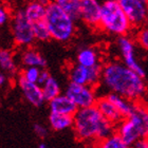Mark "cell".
I'll return each mask as SVG.
<instances>
[{
  "label": "cell",
  "instance_id": "6da1fadb",
  "mask_svg": "<svg viewBox=\"0 0 148 148\" xmlns=\"http://www.w3.org/2000/svg\"><path fill=\"white\" fill-rule=\"evenodd\" d=\"M101 83L109 92L117 93L133 102H141L147 92L144 77L121 62H110L103 66Z\"/></svg>",
  "mask_w": 148,
  "mask_h": 148
},
{
  "label": "cell",
  "instance_id": "7a4b0ae2",
  "mask_svg": "<svg viewBox=\"0 0 148 148\" xmlns=\"http://www.w3.org/2000/svg\"><path fill=\"white\" fill-rule=\"evenodd\" d=\"M73 119L74 132L79 141H99L115 132V125L106 120L95 105L78 108Z\"/></svg>",
  "mask_w": 148,
  "mask_h": 148
},
{
  "label": "cell",
  "instance_id": "3957f363",
  "mask_svg": "<svg viewBox=\"0 0 148 148\" xmlns=\"http://www.w3.org/2000/svg\"><path fill=\"white\" fill-rule=\"evenodd\" d=\"M115 132L130 146L140 138H147L148 106L136 102L131 114L115 126Z\"/></svg>",
  "mask_w": 148,
  "mask_h": 148
},
{
  "label": "cell",
  "instance_id": "277c9868",
  "mask_svg": "<svg viewBox=\"0 0 148 148\" xmlns=\"http://www.w3.org/2000/svg\"><path fill=\"white\" fill-rule=\"evenodd\" d=\"M51 39L59 42H68L76 34V20L60 9L54 1L47 6L46 18Z\"/></svg>",
  "mask_w": 148,
  "mask_h": 148
},
{
  "label": "cell",
  "instance_id": "5b68a950",
  "mask_svg": "<svg viewBox=\"0 0 148 148\" xmlns=\"http://www.w3.org/2000/svg\"><path fill=\"white\" fill-rule=\"evenodd\" d=\"M99 28L108 34L119 37L128 35L133 27L116 0H104Z\"/></svg>",
  "mask_w": 148,
  "mask_h": 148
},
{
  "label": "cell",
  "instance_id": "8992f818",
  "mask_svg": "<svg viewBox=\"0 0 148 148\" xmlns=\"http://www.w3.org/2000/svg\"><path fill=\"white\" fill-rule=\"evenodd\" d=\"M10 28L13 41L16 46L28 48L36 41L33 25L25 15L23 9L16 10L12 14V18L10 20Z\"/></svg>",
  "mask_w": 148,
  "mask_h": 148
},
{
  "label": "cell",
  "instance_id": "52a82bcc",
  "mask_svg": "<svg viewBox=\"0 0 148 148\" xmlns=\"http://www.w3.org/2000/svg\"><path fill=\"white\" fill-rule=\"evenodd\" d=\"M102 72V64L88 68L76 62V65L72 66L69 70V79L71 83L78 84V85H89V86L96 87L99 84H101Z\"/></svg>",
  "mask_w": 148,
  "mask_h": 148
},
{
  "label": "cell",
  "instance_id": "ba28073f",
  "mask_svg": "<svg viewBox=\"0 0 148 148\" xmlns=\"http://www.w3.org/2000/svg\"><path fill=\"white\" fill-rule=\"evenodd\" d=\"M133 28L148 23V2L144 0H116Z\"/></svg>",
  "mask_w": 148,
  "mask_h": 148
},
{
  "label": "cell",
  "instance_id": "9c48e42d",
  "mask_svg": "<svg viewBox=\"0 0 148 148\" xmlns=\"http://www.w3.org/2000/svg\"><path fill=\"white\" fill-rule=\"evenodd\" d=\"M65 94L72 99L77 108H85L94 106L97 101L95 87L89 85H78L75 83H69Z\"/></svg>",
  "mask_w": 148,
  "mask_h": 148
},
{
  "label": "cell",
  "instance_id": "30bf717a",
  "mask_svg": "<svg viewBox=\"0 0 148 148\" xmlns=\"http://www.w3.org/2000/svg\"><path fill=\"white\" fill-rule=\"evenodd\" d=\"M116 45L120 51L121 57L123 59V62L130 68L131 70L138 73L140 76L145 78V70L143 68L141 64L138 62L136 55V43L133 41L131 37L128 35H122L117 37Z\"/></svg>",
  "mask_w": 148,
  "mask_h": 148
},
{
  "label": "cell",
  "instance_id": "8fae6325",
  "mask_svg": "<svg viewBox=\"0 0 148 148\" xmlns=\"http://www.w3.org/2000/svg\"><path fill=\"white\" fill-rule=\"evenodd\" d=\"M102 2L99 0H82L80 20L90 28H99Z\"/></svg>",
  "mask_w": 148,
  "mask_h": 148
},
{
  "label": "cell",
  "instance_id": "7c38bea8",
  "mask_svg": "<svg viewBox=\"0 0 148 148\" xmlns=\"http://www.w3.org/2000/svg\"><path fill=\"white\" fill-rule=\"evenodd\" d=\"M17 83H18V86L21 90L23 96L30 104H32L35 107H41L45 104L46 99L43 96L41 86H39L37 83L28 82L20 74L18 75Z\"/></svg>",
  "mask_w": 148,
  "mask_h": 148
},
{
  "label": "cell",
  "instance_id": "4fadbf2b",
  "mask_svg": "<svg viewBox=\"0 0 148 148\" xmlns=\"http://www.w3.org/2000/svg\"><path fill=\"white\" fill-rule=\"evenodd\" d=\"M50 3L49 0H31L22 9L27 18L32 22L45 20L47 13V6Z\"/></svg>",
  "mask_w": 148,
  "mask_h": 148
},
{
  "label": "cell",
  "instance_id": "5bb4252c",
  "mask_svg": "<svg viewBox=\"0 0 148 148\" xmlns=\"http://www.w3.org/2000/svg\"><path fill=\"white\" fill-rule=\"evenodd\" d=\"M95 106L99 108V110L101 111V113H102L103 116L105 117L106 120H108L109 122H111L113 125H115V126L125 119V117L123 116V114L117 110L116 107H115L106 96L99 97L97 101H96Z\"/></svg>",
  "mask_w": 148,
  "mask_h": 148
},
{
  "label": "cell",
  "instance_id": "9a60e30c",
  "mask_svg": "<svg viewBox=\"0 0 148 148\" xmlns=\"http://www.w3.org/2000/svg\"><path fill=\"white\" fill-rule=\"evenodd\" d=\"M49 108L51 112L65 113L74 115L77 111V106L72 102V99L66 94H59L49 102Z\"/></svg>",
  "mask_w": 148,
  "mask_h": 148
},
{
  "label": "cell",
  "instance_id": "2e32d148",
  "mask_svg": "<svg viewBox=\"0 0 148 148\" xmlns=\"http://www.w3.org/2000/svg\"><path fill=\"white\" fill-rule=\"evenodd\" d=\"M20 62L25 67H38V68H46L47 60L38 51L28 47L20 54Z\"/></svg>",
  "mask_w": 148,
  "mask_h": 148
},
{
  "label": "cell",
  "instance_id": "e0dca14e",
  "mask_svg": "<svg viewBox=\"0 0 148 148\" xmlns=\"http://www.w3.org/2000/svg\"><path fill=\"white\" fill-rule=\"evenodd\" d=\"M76 62L85 67H94L101 64L99 51L93 47H84L77 52Z\"/></svg>",
  "mask_w": 148,
  "mask_h": 148
},
{
  "label": "cell",
  "instance_id": "ac0fdd59",
  "mask_svg": "<svg viewBox=\"0 0 148 148\" xmlns=\"http://www.w3.org/2000/svg\"><path fill=\"white\" fill-rule=\"evenodd\" d=\"M106 97L113 104L115 107L117 108V110L120 111L121 113L123 114L124 117H127L128 115L131 114V112L133 111L134 107H136V103L131 99H128L124 96L117 94V93L109 92Z\"/></svg>",
  "mask_w": 148,
  "mask_h": 148
},
{
  "label": "cell",
  "instance_id": "d6986e66",
  "mask_svg": "<svg viewBox=\"0 0 148 148\" xmlns=\"http://www.w3.org/2000/svg\"><path fill=\"white\" fill-rule=\"evenodd\" d=\"M73 115L65 113H57V112H51L49 115L50 126L55 131H62L67 128L73 126Z\"/></svg>",
  "mask_w": 148,
  "mask_h": 148
},
{
  "label": "cell",
  "instance_id": "ffe728a7",
  "mask_svg": "<svg viewBox=\"0 0 148 148\" xmlns=\"http://www.w3.org/2000/svg\"><path fill=\"white\" fill-rule=\"evenodd\" d=\"M0 69L2 72L12 76L17 74V65L11 50L0 48Z\"/></svg>",
  "mask_w": 148,
  "mask_h": 148
},
{
  "label": "cell",
  "instance_id": "44dd1931",
  "mask_svg": "<svg viewBox=\"0 0 148 148\" xmlns=\"http://www.w3.org/2000/svg\"><path fill=\"white\" fill-rule=\"evenodd\" d=\"M57 5L71 16L74 20H80V3L82 0H54Z\"/></svg>",
  "mask_w": 148,
  "mask_h": 148
},
{
  "label": "cell",
  "instance_id": "7402d4cb",
  "mask_svg": "<svg viewBox=\"0 0 148 148\" xmlns=\"http://www.w3.org/2000/svg\"><path fill=\"white\" fill-rule=\"evenodd\" d=\"M96 142V148H131V146L124 142V140L116 132Z\"/></svg>",
  "mask_w": 148,
  "mask_h": 148
},
{
  "label": "cell",
  "instance_id": "603a6c76",
  "mask_svg": "<svg viewBox=\"0 0 148 148\" xmlns=\"http://www.w3.org/2000/svg\"><path fill=\"white\" fill-rule=\"evenodd\" d=\"M41 88H42L43 96H45L46 102H50L51 99L59 95L60 92H62L59 83L53 76H50L49 79L41 86Z\"/></svg>",
  "mask_w": 148,
  "mask_h": 148
},
{
  "label": "cell",
  "instance_id": "cb8c5ba5",
  "mask_svg": "<svg viewBox=\"0 0 148 148\" xmlns=\"http://www.w3.org/2000/svg\"><path fill=\"white\" fill-rule=\"evenodd\" d=\"M32 25H33L35 39L37 41H48L51 39V34H50L46 20H40V21L34 22Z\"/></svg>",
  "mask_w": 148,
  "mask_h": 148
},
{
  "label": "cell",
  "instance_id": "d4e9b609",
  "mask_svg": "<svg viewBox=\"0 0 148 148\" xmlns=\"http://www.w3.org/2000/svg\"><path fill=\"white\" fill-rule=\"evenodd\" d=\"M40 72H41V68H38V67H25V68L20 72V75H21L25 79L28 80V82L37 83V82H38V78H39Z\"/></svg>",
  "mask_w": 148,
  "mask_h": 148
},
{
  "label": "cell",
  "instance_id": "484cf974",
  "mask_svg": "<svg viewBox=\"0 0 148 148\" xmlns=\"http://www.w3.org/2000/svg\"><path fill=\"white\" fill-rule=\"evenodd\" d=\"M136 42L144 50H148V25H143L136 33Z\"/></svg>",
  "mask_w": 148,
  "mask_h": 148
},
{
  "label": "cell",
  "instance_id": "4316f807",
  "mask_svg": "<svg viewBox=\"0 0 148 148\" xmlns=\"http://www.w3.org/2000/svg\"><path fill=\"white\" fill-rule=\"evenodd\" d=\"M12 14L13 13L11 12L9 6L4 2L0 1V27H3L8 22H10V20L12 18Z\"/></svg>",
  "mask_w": 148,
  "mask_h": 148
},
{
  "label": "cell",
  "instance_id": "83f0119b",
  "mask_svg": "<svg viewBox=\"0 0 148 148\" xmlns=\"http://www.w3.org/2000/svg\"><path fill=\"white\" fill-rule=\"evenodd\" d=\"M33 129H34V132L36 133V136L40 139H45L48 136V129L43 125H40V124H34L33 126Z\"/></svg>",
  "mask_w": 148,
  "mask_h": 148
},
{
  "label": "cell",
  "instance_id": "f1b7e54d",
  "mask_svg": "<svg viewBox=\"0 0 148 148\" xmlns=\"http://www.w3.org/2000/svg\"><path fill=\"white\" fill-rule=\"evenodd\" d=\"M131 148H148V136L140 138L131 145Z\"/></svg>",
  "mask_w": 148,
  "mask_h": 148
},
{
  "label": "cell",
  "instance_id": "f546056e",
  "mask_svg": "<svg viewBox=\"0 0 148 148\" xmlns=\"http://www.w3.org/2000/svg\"><path fill=\"white\" fill-rule=\"evenodd\" d=\"M50 76H51V74H50V72L48 71V70H46L45 68L41 69V72H40L39 78H38V82H37V84H38L39 86H42L43 84L49 79Z\"/></svg>",
  "mask_w": 148,
  "mask_h": 148
},
{
  "label": "cell",
  "instance_id": "4dcf8cb0",
  "mask_svg": "<svg viewBox=\"0 0 148 148\" xmlns=\"http://www.w3.org/2000/svg\"><path fill=\"white\" fill-rule=\"evenodd\" d=\"M6 83V77L4 75V72L0 71V87H2Z\"/></svg>",
  "mask_w": 148,
  "mask_h": 148
},
{
  "label": "cell",
  "instance_id": "1f68e13d",
  "mask_svg": "<svg viewBox=\"0 0 148 148\" xmlns=\"http://www.w3.org/2000/svg\"><path fill=\"white\" fill-rule=\"evenodd\" d=\"M38 148H49V147H48V146H47L45 143H40L39 146H38Z\"/></svg>",
  "mask_w": 148,
  "mask_h": 148
},
{
  "label": "cell",
  "instance_id": "d6a6232c",
  "mask_svg": "<svg viewBox=\"0 0 148 148\" xmlns=\"http://www.w3.org/2000/svg\"><path fill=\"white\" fill-rule=\"evenodd\" d=\"M144 1H146V2H148V0H144Z\"/></svg>",
  "mask_w": 148,
  "mask_h": 148
}]
</instances>
